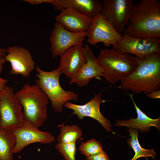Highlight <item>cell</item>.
<instances>
[{"label": "cell", "mask_w": 160, "mask_h": 160, "mask_svg": "<svg viewBox=\"0 0 160 160\" xmlns=\"http://www.w3.org/2000/svg\"><path fill=\"white\" fill-rule=\"evenodd\" d=\"M123 34L135 37H160V1L140 0L134 6Z\"/></svg>", "instance_id": "cell-1"}, {"label": "cell", "mask_w": 160, "mask_h": 160, "mask_svg": "<svg viewBox=\"0 0 160 160\" xmlns=\"http://www.w3.org/2000/svg\"><path fill=\"white\" fill-rule=\"evenodd\" d=\"M120 86L133 94H145L160 90V53L139 60V65L129 76L121 79Z\"/></svg>", "instance_id": "cell-2"}, {"label": "cell", "mask_w": 160, "mask_h": 160, "mask_svg": "<svg viewBox=\"0 0 160 160\" xmlns=\"http://www.w3.org/2000/svg\"><path fill=\"white\" fill-rule=\"evenodd\" d=\"M97 58L102 70V76L112 84L130 75L139 63L136 57L113 48L101 49Z\"/></svg>", "instance_id": "cell-3"}, {"label": "cell", "mask_w": 160, "mask_h": 160, "mask_svg": "<svg viewBox=\"0 0 160 160\" xmlns=\"http://www.w3.org/2000/svg\"><path fill=\"white\" fill-rule=\"evenodd\" d=\"M22 105L25 121L39 128L47 118V105L49 99L44 91L36 84H25L15 93Z\"/></svg>", "instance_id": "cell-4"}, {"label": "cell", "mask_w": 160, "mask_h": 160, "mask_svg": "<svg viewBox=\"0 0 160 160\" xmlns=\"http://www.w3.org/2000/svg\"><path fill=\"white\" fill-rule=\"evenodd\" d=\"M36 84L47 95L52 108L56 112H62L66 102L77 101L79 96L77 93L73 91L65 90L60 85L59 78L62 73L59 67L51 71H46L36 65Z\"/></svg>", "instance_id": "cell-5"}, {"label": "cell", "mask_w": 160, "mask_h": 160, "mask_svg": "<svg viewBox=\"0 0 160 160\" xmlns=\"http://www.w3.org/2000/svg\"><path fill=\"white\" fill-rule=\"evenodd\" d=\"M23 106L13 89L7 85L0 91V129L12 131L25 121Z\"/></svg>", "instance_id": "cell-6"}, {"label": "cell", "mask_w": 160, "mask_h": 160, "mask_svg": "<svg viewBox=\"0 0 160 160\" xmlns=\"http://www.w3.org/2000/svg\"><path fill=\"white\" fill-rule=\"evenodd\" d=\"M112 48L134 55L138 60H142L153 54L160 53V37L139 38L123 34Z\"/></svg>", "instance_id": "cell-7"}, {"label": "cell", "mask_w": 160, "mask_h": 160, "mask_svg": "<svg viewBox=\"0 0 160 160\" xmlns=\"http://www.w3.org/2000/svg\"><path fill=\"white\" fill-rule=\"evenodd\" d=\"M133 0H103L101 13L122 35L133 10Z\"/></svg>", "instance_id": "cell-8"}, {"label": "cell", "mask_w": 160, "mask_h": 160, "mask_svg": "<svg viewBox=\"0 0 160 160\" xmlns=\"http://www.w3.org/2000/svg\"><path fill=\"white\" fill-rule=\"evenodd\" d=\"M87 34V31L75 32L69 31L58 23H55L49 38L52 57L60 56L74 46H83Z\"/></svg>", "instance_id": "cell-9"}, {"label": "cell", "mask_w": 160, "mask_h": 160, "mask_svg": "<svg viewBox=\"0 0 160 160\" xmlns=\"http://www.w3.org/2000/svg\"><path fill=\"white\" fill-rule=\"evenodd\" d=\"M11 131L15 141L14 154L20 152L32 143L49 144L56 141L55 137L51 133L41 131L25 121L22 125Z\"/></svg>", "instance_id": "cell-10"}, {"label": "cell", "mask_w": 160, "mask_h": 160, "mask_svg": "<svg viewBox=\"0 0 160 160\" xmlns=\"http://www.w3.org/2000/svg\"><path fill=\"white\" fill-rule=\"evenodd\" d=\"M87 32L88 43L95 46L99 42H102L106 47L111 45L114 46L119 41L122 36L116 31L101 13L92 18Z\"/></svg>", "instance_id": "cell-11"}, {"label": "cell", "mask_w": 160, "mask_h": 160, "mask_svg": "<svg viewBox=\"0 0 160 160\" xmlns=\"http://www.w3.org/2000/svg\"><path fill=\"white\" fill-rule=\"evenodd\" d=\"M101 92L95 93L94 96L89 102L82 105L73 103L69 101L66 102L64 106L73 111L70 116L75 115L80 120L84 117L93 119L98 121L108 132L112 131V125L109 120L105 117L100 110V105L104 102Z\"/></svg>", "instance_id": "cell-12"}, {"label": "cell", "mask_w": 160, "mask_h": 160, "mask_svg": "<svg viewBox=\"0 0 160 160\" xmlns=\"http://www.w3.org/2000/svg\"><path fill=\"white\" fill-rule=\"evenodd\" d=\"M6 61L11 65L10 74L21 75L28 78L35 67V62L29 50L21 47H9L6 49Z\"/></svg>", "instance_id": "cell-13"}, {"label": "cell", "mask_w": 160, "mask_h": 160, "mask_svg": "<svg viewBox=\"0 0 160 160\" xmlns=\"http://www.w3.org/2000/svg\"><path fill=\"white\" fill-rule=\"evenodd\" d=\"M82 48L87 62L68 83L70 85L75 84L79 87L87 86L92 79L103 75L102 68L91 48L87 44Z\"/></svg>", "instance_id": "cell-14"}, {"label": "cell", "mask_w": 160, "mask_h": 160, "mask_svg": "<svg viewBox=\"0 0 160 160\" xmlns=\"http://www.w3.org/2000/svg\"><path fill=\"white\" fill-rule=\"evenodd\" d=\"M83 46L72 47L60 56L59 68L62 73L70 79L73 77L86 63Z\"/></svg>", "instance_id": "cell-15"}, {"label": "cell", "mask_w": 160, "mask_h": 160, "mask_svg": "<svg viewBox=\"0 0 160 160\" xmlns=\"http://www.w3.org/2000/svg\"><path fill=\"white\" fill-rule=\"evenodd\" d=\"M55 19L66 30L72 32L87 31L92 19L71 8L64 9Z\"/></svg>", "instance_id": "cell-16"}, {"label": "cell", "mask_w": 160, "mask_h": 160, "mask_svg": "<svg viewBox=\"0 0 160 160\" xmlns=\"http://www.w3.org/2000/svg\"><path fill=\"white\" fill-rule=\"evenodd\" d=\"M55 11L73 9L92 18L101 13L102 3L98 0H52Z\"/></svg>", "instance_id": "cell-17"}, {"label": "cell", "mask_w": 160, "mask_h": 160, "mask_svg": "<svg viewBox=\"0 0 160 160\" xmlns=\"http://www.w3.org/2000/svg\"><path fill=\"white\" fill-rule=\"evenodd\" d=\"M136 110L137 117L134 119L130 118L125 120H118L115 124L116 127L126 126L129 128L138 129L140 132L145 133L149 132L151 127H154L160 130V118L153 119L148 117L137 106L133 98V94L128 92Z\"/></svg>", "instance_id": "cell-18"}, {"label": "cell", "mask_w": 160, "mask_h": 160, "mask_svg": "<svg viewBox=\"0 0 160 160\" xmlns=\"http://www.w3.org/2000/svg\"><path fill=\"white\" fill-rule=\"evenodd\" d=\"M127 130L130 136L127 140V143L135 152L133 157L130 160H136L140 158H147L149 157L155 159L156 154L153 148L146 149L143 148L140 145L138 140V129L129 128Z\"/></svg>", "instance_id": "cell-19"}, {"label": "cell", "mask_w": 160, "mask_h": 160, "mask_svg": "<svg viewBox=\"0 0 160 160\" xmlns=\"http://www.w3.org/2000/svg\"><path fill=\"white\" fill-rule=\"evenodd\" d=\"M15 144L11 131L0 129V160H13Z\"/></svg>", "instance_id": "cell-20"}, {"label": "cell", "mask_w": 160, "mask_h": 160, "mask_svg": "<svg viewBox=\"0 0 160 160\" xmlns=\"http://www.w3.org/2000/svg\"><path fill=\"white\" fill-rule=\"evenodd\" d=\"M60 133L56 140L60 143H76L83 135L82 129L76 124L65 125V122L57 126Z\"/></svg>", "instance_id": "cell-21"}, {"label": "cell", "mask_w": 160, "mask_h": 160, "mask_svg": "<svg viewBox=\"0 0 160 160\" xmlns=\"http://www.w3.org/2000/svg\"><path fill=\"white\" fill-rule=\"evenodd\" d=\"M79 150L82 154L88 157L98 153L103 150L99 141L92 139L81 143L79 145Z\"/></svg>", "instance_id": "cell-22"}, {"label": "cell", "mask_w": 160, "mask_h": 160, "mask_svg": "<svg viewBox=\"0 0 160 160\" xmlns=\"http://www.w3.org/2000/svg\"><path fill=\"white\" fill-rule=\"evenodd\" d=\"M55 147L65 160H76V143H60L57 142Z\"/></svg>", "instance_id": "cell-23"}, {"label": "cell", "mask_w": 160, "mask_h": 160, "mask_svg": "<svg viewBox=\"0 0 160 160\" xmlns=\"http://www.w3.org/2000/svg\"><path fill=\"white\" fill-rule=\"evenodd\" d=\"M85 160H109L106 152L103 150L96 154L86 157Z\"/></svg>", "instance_id": "cell-24"}, {"label": "cell", "mask_w": 160, "mask_h": 160, "mask_svg": "<svg viewBox=\"0 0 160 160\" xmlns=\"http://www.w3.org/2000/svg\"><path fill=\"white\" fill-rule=\"evenodd\" d=\"M6 49L0 48V75L3 71V65L6 61Z\"/></svg>", "instance_id": "cell-25"}, {"label": "cell", "mask_w": 160, "mask_h": 160, "mask_svg": "<svg viewBox=\"0 0 160 160\" xmlns=\"http://www.w3.org/2000/svg\"><path fill=\"white\" fill-rule=\"evenodd\" d=\"M23 1L34 5H37L44 3L51 4L52 1V0H24Z\"/></svg>", "instance_id": "cell-26"}, {"label": "cell", "mask_w": 160, "mask_h": 160, "mask_svg": "<svg viewBox=\"0 0 160 160\" xmlns=\"http://www.w3.org/2000/svg\"><path fill=\"white\" fill-rule=\"evenodd\" d=\"M149 98L153 99L160 98V90H158L146 94Z\"/></svg>", "instance_id": "cell-27"}, {"label": "cell", "mask_w": 160, "mask_h": 160, "mask_svg": "<svg viewBox=\"0 0 160 160\" xmlns=\"http://www.w3.org/2000/svg\"><path fill=\"white\" fill-rule=\"evenodd\" d=\"M8 82L7 79L1 78L0 76V91L4 89L7 86L6 84Z\"/></svg>", "instance_id": "cell-28"}]
</instances>
